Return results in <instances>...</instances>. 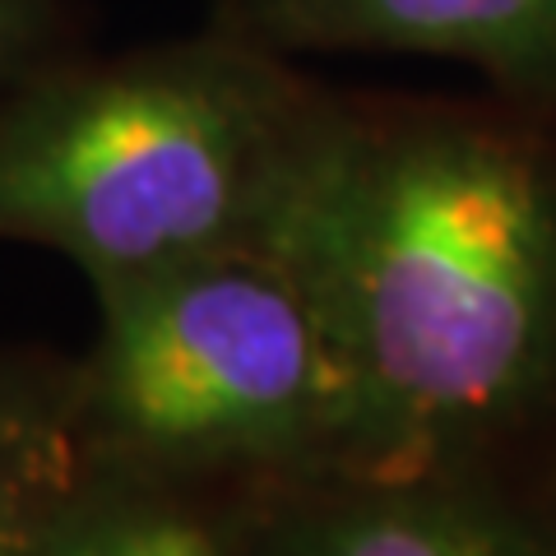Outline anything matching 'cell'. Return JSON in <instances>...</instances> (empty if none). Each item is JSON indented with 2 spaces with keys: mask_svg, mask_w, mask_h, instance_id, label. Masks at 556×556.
Here are the masks:
<instances>
[{
  "mask_svg": "<svg viewBox=\"0 0 556 556\" xmlns=\"http://www.w3.org/2000/svg\"><path fill=\"white\" fill-rule=\"evenodd\" d=\"M260 251L339 348L357 473L455 468L556 386V181L506 135L316 121Z\"/></svg>",
  "mask_w": 556,
  "mask_h": 556,
  "instance_id": "1",
  "label": "cell"
},
{
  "mask_svg": "<svg viewBox=\"0 0 556 556\" xmlns=\"http://www.w3.org/2000/svg\"><path fill=\"white\" fill-rule=\"evenodd\" d=\"M288 20L311 38L441 51L515 75L556 65V0H288Z\"/></svg>",
  "mask_w": 556,
  "mask_h": 556,
  "instance_id": "5",
  "label": "cell"
},
{
  "mask_svg": "<svg viewBox=\"0 0 556 556\" xmlns=\"http://www.w3.org/2000/svg\"><path fill=\"white\" fill-rule=\"evenodd\" d=\"M102 329L65 394L70 441L108 473H357V404L311 292L232 247L98 288Z\"/></svg>",
  "mask_w": 556,
  "mask_h": 556,
  "instance_id": "2",
  "label": "cell"
},
{
  "mask_svg": "<svg viewBox=\"0 0 556 556\" xmlns=\"http://www.w3.org/2000/svg\"><path fill=\"white\" fill-rule=\"evenodd\" d=\"M24 556H237V538L186 506L177 482L102 473L42 501Z\"/></svg>",
  "mask_w": 556,
  "mask_h": 556,
  "instance_id": "6",
  "label": "cell"
},
{
  "mask_svg": "<svg viewBox=\"0 0 556 556\" xmlns=\"http://www.w3.org/2000/svg\"><path fill=\"white\" fill-rule=\"evenodd\" d=\"M56 492H61V486H56ZM47 496L51 492H38V496H0V556H24L28 533H33V519H38Z\"/></svg>",
  "mask_w": 556,
  "mask_h": 556,
  "instance_id": "8",
  "label": "cell"
},
{
  "mask_svg": "<svg viewBox=\"0 0 556 556\" xmlns=\"http://www.w3.org/2000/svg\"><path fill=\"white\" fill-rule=\"evenodd\" d=\"M0 42H5V5H0Z\"/></svg>",
  "mask_w": 556,
  "mask_h": 556,
  "instance_id": "9",
  "label": "cell"
},
{
  "mask_svg": "<svg viewBox=\"0 0 556 556\" xmlns=\"http://www.w3.org/2000/svg\"><path fill=\"white\" fill-rule=\"evenodd\" d=\"M237 556H556V538L455 468L298 482Z\"/></svg>",
  "mask_w": 556,
  "mask_h": 556,
  "instance_id": "4",
  "label": "cell"
},
{
  "mask_svg": "<svg viewBox=\"0 0 556 556\" xmlns=\"http://www.w3.org/2000/svg\"><path fill=\"white\" fill-rule=\"evenodd\" d=\"M316 121L251 70L167 61L0 112V241L70 255L93 288L260 247Z\"/></svg>",
  "mask_w": 556,
  "mask_h": 556,
  "instance_id": "3",
  "label": "cell"
},
{
  "mask_svg": "<svg viewBox=\"0 0 556 556\" xmlns=\"http://www.w3.org/2000/svg\"><path fill=\"white\" fill-rule=\"evenodd\" d=\"M65 450V399L51 404L20 380H0V496L56 492Z\"/></svg>",
  "mask_w": 556,
  "mask_h": 556,
  "instance_id": "7",
  "label": "cell"
}]
</instances>
